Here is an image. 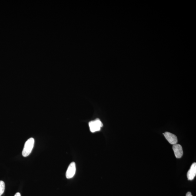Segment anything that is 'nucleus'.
I'll return each mask as SVG.
<instances>
[{
	"label": "nucleus",
	"instance_id": "nucleus-2",
	"mask_svg": "<svg viewBox=\"0 0 196 196\" xmlns=\"http://www.w3.org/2000/svg\"><path fill=\"white\" fill-rule=\"evenodd\" d=\"M90 131L92 133L100 131L101 127L103 126L102 123L99 119L91 121L89 123Z\"/></svg>",
	"mask_w": 196,
	"mask_h": 196
},
{
	"label": "nucleus",
	"instance_id": "nucleus-3",
	"mask_svg": "<svg viewBox=\"0 0 196 196\" xmlns=\"http://www.w3.org/2000/svg\"><path fill=\"white\" fill-rule=\"evenodd\" d=\"M76 170L75 163L74 162H72L68 167L66 173V178L67 179L73 178L75 174Z\"/></svg>",
	"mask_w": 196,
	"mask_h": 196
},
{
	"label": "nucleus",
	"instance_id": "nucleus-5",
	"mask_svg": "<svg viewBox=\"0 0 196 196\" xmlns=\"http://www.w3.org/2000/svg\"><path fill=\"white\" fill-rule=\"evenodd\" d=\"M173 149L177 158H180L183 156V150L181 145L178 144H174L173 146Z\"/></svg>",
	"mask_w": 196,
	"mask_h": 196
},
{
	"label": "nucleus",
	"instance_id": "nucleus-9",
	"mask_svg": "<svg viewBox=\"0 0 196 196\" xmlns=\"http://www.w3.org/2000/svg\"><path fill=\"white\" fill-rule=\"evenodd\" d=\"M14 196H21V194L19 193H16Z\"/></svg>",
	"mask_w": 196,
	"mask_h": 196
},
{
	"label": "nucleus",
	"instance_id": "nucleus-7",
	"mask_svg": "<svg viewBox=\"0 0 196 196\" xmlns=\"http://www.w3.org/2000/svg\"><path fill=\"white\" fill-rule=\"evenodd\" d=\"M5 190V183L3 181H0V196L3 194Z\"/></svg>",
	"mask_w": 196,
	"mask_h": 196
},
{
	"label": "nucleus",
	"instance_id": "nucleus-6",
	"mask_svg": "<svg viewBox=\"0 0 196 196\" xmlns=\"http://www.w3.org/2000/svg\"><path fill=\"white\" fill-rule=\"evenodd\" d=\"M196 175V163H193L187 173V177L188 180H193Z\"/></svg>",
	"mask_w": 196,
	"mask_h": 196
},
{
	"label": "nucleus",
	"instance_id": "nucleus-1",
	"mask_svg": "<svg viewBox=\"0 0 196 196\" xmlns=\"http://www.w3.org/2000/svg\"><path fill=\"white\" fill-rule=\"evenodd\" d=\"M35 140L33 138H31L25 143L24 147L22 151V155L24 157L28 156L31 152L33 148Z\"/></svg>",
	"mask_w": 196,
	"mask_h": 196
},
{
	"label": "nucleus",
	"instance_id": "nucleus-8",
	"mask_svg": "<svg viewBox=\"0 0 196 196\" xmlns=\"http://www.w3.org/2000/svg\"><path fill=\"white\" fill-rule=\"evenodd\" d=\"M186 196H193L190 192H188L186 194Z\"/></svg>",
	"mask_w": 196,
	"mask_h": 196
},
{
	"label": "nucleus",
	"instance_id": "nucleus-4",
	"mask_svg": "<svg viewBox=\"0 0 196 196\" xmlns=\"http://www.w3.org/2000/svg\"><path fill=\"white\" fill-rule=\"evenodd\" d=\"M163 135L170 144L174 145V144H177L178 142V139L177 136L174 134L169 132H166L164 133H163Z\"/></svg>",
	"mask_w": 196,
	"mask_h": 196
}]
</instances>
